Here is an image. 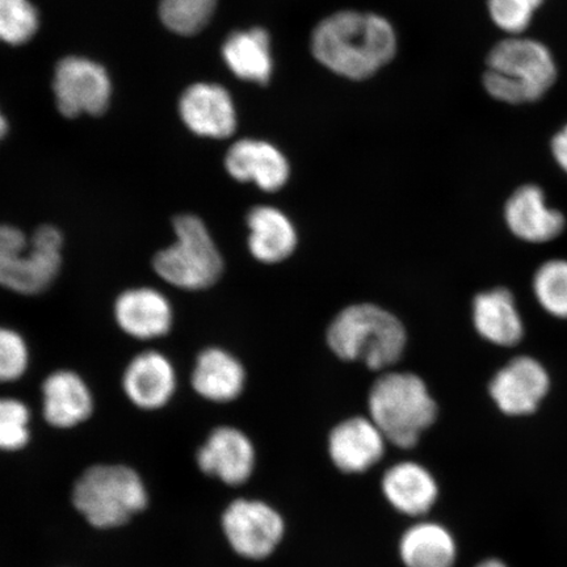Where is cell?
<instances>
[{
	"label": "cell",
	"mask_w": 567,
	"mask_h": 567,
	"mask_svg": "<svg viewBox=\"0 0 567 567\" xmlns=\"http://www.w3.org/2000/svg\"><path fill=\"white\" fill-rule=\"evenodd\" d=\"M400 557L405 567H453L457 545L442 524L421 522L406 529L400 540Z\"/></svg>",
	"instance_id": "obj_24"
},
{
	"label": "cell",
	"mask_w": 567,
	"mask_h": 567,
	"mask_svg": "<svg viewBox=\"0 0 567 567\" xmlns=\"http://www.w3.org/2000/svg\"><path fill=\"white\" fill-rule=\"evenodd\" d=\"M503 219L513 237L529 245L550 244L567 226L564 212L551 207L545 190L534 183L523 184L508 196Z\"/></svg>",
	"instance_id": "obj_11"
},
{
	"label": "cell",
	"mask_w": 567,
	"mask_h": 567,
	"mask_svg": "<svg viewBox=\"0 0 567 567\" xmlns=\"http://www.w3.org/2000/svg\"><path fill=\"white\" fill-rule=\"evenodd\" d=\"M550 388V374L543 361L517 354L494 374L488 393L503 414L527 416L547 399Z\"/></svg>",
	"instance_id": "obj_10"
},
{
	"label": "cell",
	"mask_w": 567,
	"mask_h": 567,
	"mask_svg": "<svg viewBox=\"0 0 567 567\" xmlns=\"http://www.w3.org/2000/svg\"><path fill=\"white\" fill-rule=\"evenodd\" d=\"M63 236L41 225L31 237L17 226L0 224V287L38 296L53 286L62 268Z\"/></svg>",
	"instance_id": "obj_2"
},
{
	"label": "cell",
	"mask_w": 567,
	"mask_h": 567,
	"mask_svg": "<svg viewBox=\"0 0 567 567\" xmlns=\"http://www.w3.org/2000/svg\"><path fill=\"white\" fill-rule=\"evenodd\" d=\"M557 78L549 49L530 39H508L487 56L485 89L496 101L520 104L536 102Z\"/></svg>",
	"instance_id": "obj_4"
},
{
	"label": "cell",
	"mask_w": 567,
	"mask_h": 567,
	"mask_svg": "<svg viewBox=\"0 0 567 567\" xmlns=\"http://www.w3.org/2000/svg\"><path fill=\"white\" fill-rule=\"evenodd\" d=\"M7 132H9V124H7L6 118L0 113V140L6 136Z\"/></svg>",
	"instance_id": "obj_33"
},
{
	"label": "cell",
	"mask_w": 567,
	"mask_h": 567,
	"mask_svg": "<svg viewBox=\"0 0 567 567\" xmlns=\"http://www.w3.org/2000/svg\"><path fill=\"white\" fill-rule=\"evenodd\" d=\"M223 56L239 80L259 84H267L271 80V39L264 28L231 33L223 47Z\"/></svg>",
	"instance_id": "obj_23"
},
{
	"label": "cell",
	"mask_w": 567,
	"mask_h": 567,
	"mask_svg": "<svg viewBox=\"0 0 567 567\" xmlns=\"http://www.w3.org/2000/svg\"><path fill=\"white\" fill-rule=\"evenodd\" d=\"M248 247L264 264H279L292 255L297 245L295 226L282 212L272 207L254 208L247 216Z\"/></svg>",
	"instance_id": "obj_22"
},
{
	"label": "cell",
	"mask_w": 567,
	"mask_h": 567,
	"mask_svg": "<svg viewBox=\"0 0 567 567\" xmlns=\"http://www.w3.org/2000/svg\"><path fill=\"white\" fill-rule=\"evenodd\" d=\"M543 3L544 0H487L494 23L508 33L526 31Z\"/></svg>",
	"instance_id": "obj_30"
},
{
	"label": "cell",
	"mask_w": 567,
	"mask_h": 567,
	"mask_svg": "<svg viewBox=\"0 0 567 567\" xmlns=\"http://www.w3.org/2000/svg\"><path fill=\"white\" fill-rule=\"evenodd\" d=\"M31 439V411L23 401L0 396V451L23 450Z\"/></svg>",
	"instance_id": "obj_28"
},
{
	"label": "cell",
	"mask_w": 567,
	"mask_h": 567,
	"mask_svg": "<svg viewBox=\"0 0 567 567\" xmlns=\"http://www.w3.org/2000/svg\"><path fill=\"white\" fill-rule=\"evenodd\" d=\"M223 530L238 556L261 561L278 549L286 535V522L268 503L237 499L223 514Z\"/></svg>",
	"instance_id": "obj_8"
},
{
	"label": "cell",
	"mask_w": 567,
	"mask_h": 567,
	"mask_svg": "<svg viewBox=\"0 0 567 567\" xmlns=\"http://www.w3.org/2000/svg\"><path fill=\"white\" fill-rule=\"evenodd\" d=\"M328 342L340 359L363 361L371 370H381L401 358L406 331L389 311L371 303L353 305L331 323Z\"/></svg>",
	"instance_id": "obj_5"
},
{
	"label": "cell",
	"mask_w": 567,
	"mask_h": 567,
	"mask_svg": "<svg viewBox=\"0 0 567 567\" xmlns=\"http://www.w3.org/2000/svg\"><path fill=\"white\" fill-rule=\"evenodd\" d=\"M225 167L234 179L255 183L268 193L286 186L289 177L287 158L279 148L265 141L236 142L226 154Z\"/></svg>",
	"instance_id": "obj_19"
},
{
	"label": "cell",
	"mask_w": 567,
	"mask_h": 567,
	"mask_svg": "<svg viewBox=\"0 0 567 567\" xmlns=\"http://www.w3.org/2000/svg\"><path fill=\"white\" fill-rule=\"evenodd\" d=\"M113 317L125 336L142 342L166 337L174 326L173 303L161 290L136 287L120 293Z\"/></svg>",
	"instance_id": "obj_13"
},
{
	"label": "cell",
	"mask_w": 567,
	"mask_h": 567,
	"mask_svg": "<svg viewBox=\"0 0 567 567\" xmlns=\"http://www.w3.org/2000/svg\"><path fill=\"white\" fill-rule=\"evenodd\" d=\"M473 324L482 339L503 349L519 346L526 337L520 309L506 287L492 288L474 297Z\"/></svg>",
	"instance_id": "obj_17"
},
{
	"label": "cell",
	"mask_w": 567,
	"mask_h": 567,
	"mask_svg": "<svg viewBox=\"0 0 567 567\" xmlns=\"http://www.w3.org/2000/svg\"><path fill=\"white\" fill-rule=\"evenodd\" d=\"M39 28V13L30 0H0V41L21 45Z\"/></svg>",
	"instance_id": "obj_27"
},
{
	"label": "cell",
	"mask_w": 567,
	"mask_h": 567,
	"mask_svg": "<svg viewBox=\"0 0 567 567\" xmlns=\"http://www.w3.org/2000/svg\"><path fill=\"white\" fill-rule=\"evenodd\" d=\"M257 464V452L243 431L223 425L210 432L197 452V465L204 474L228 486L245 485Z\"/></svg>",
	"instance_id": "obj_12"
},
{
	"label": "cell",
	"mask_w": 567,
	"mask_h": 567,
	"mask_svg": "<svg viewBox=\"0 0 567 567\" xmlns=\"http://www.w3.org/2000/svg\"><path fill=\"white\" fill-rule=\"evenodd\" d=\"M371 420L389 443L411 450L435 423L437 406L423 380L411 373H389L374 382L370 393Z\"/></svg>",
	"instance_id": "obj_3"
},
{
	"label": "cell",
	"mask_w": 567,
	"mask_h": 567,
	"mask_svg": "<svg viewBox=\"0 0 567 567\" xmlns=\"http://www.w3.org/2000/svg\"><path fill=\"white\" fill-rule=\"evenodd\" d=\"M41 393L42 413L54 429L76 427L94 413V395L87 382L74 371L60 370L49 374Z\"/></svg>",
	"instance_id": "obj_18"
},
{
	"label": "cell",
	"mask_w": 567,
	"mask_h": 567,
	"mask_svg": "<svg viewBox=\"0 0 567 567\" xmlns=\"http://www.w3.org/2000/svg\"><path fill=\"white\" fill-rule=\"evenodd\" d=\"M55 103L66 117L101 115L110 104L111 80L103 66L82 56H66L54 71Z\"/></svg>",
	"instance_id": "obj_9"
},
{
	"label": "cell",
	"mask_w": 567,
	"mask_h": 567,
	"mask_svg": "<svg viewBox=\"0 0 567 567\" xmlns=\"http://www.w3.org/2000/svg\"><path fill=\"white\" fill-rule=\"evenodd\" d=\"M381 491L395 512L410 517L429 514L439 496L435 477L415 461L390 466L381 480Z\"/></svg>",
	"instance_id": "obj_20"
},
{
	"label": "cell",
	"mask_w": 567,
	"mask_h": 567,
	"mask_svg": "<svg viewBox=\"0 0 567 567\" xmlns=\"http://www.w3.org/2000/svg\"><path fill=\"white\" fill-rule=\"evenodd\" d=\"M396 52L392 24L374 13L342 11L326 18L311 34V53L338 75L363 81L388 65Z\"/></svg>",
	"instance_id": "obj_1"
},
{
	"label": "cell",
	"mask_w": 567,
	"mask_h": 567,
	"mask_svg": "<svg viewBox=\"0 0 567 567\" xmlns=\"http://www.w3.org/2000/svg\"><path fill=\"white\" fill-rule=\"evenodd\" d=\"M476 567H507L505 564L498 561V559H487V561L481 563Z\"/></svg>",
	"instance_id": "obj_32"
},
{
	"label": "cell",
	"mask_w": 567,
	"mask_h": 567,
	"mask_svg": "<svg viewBox=\"0 0 567 567\" xmlns=\"http://www.w3.org/2000/svg\"><path fill=\"white\" fill-rule=\"evenodd\" d=\"M246 374L243 364L223 349L204 350L198 354L193 372V386L202 399L226 403L244 392Z\"/></svg>",
	"instance_id": "obj_21"
},
{
	"label": "cell",
	"mask_w": 567,
	"mask_h": 567,
	"mask_svg": "<svg viewBox=\"0 0 567 567\" xmlns=\"http://www.w3.org/2000/svg\"><path fill=\"white\" fill-rule=\"evenodd\" d=\"M183 123L200 137L228 138L237 127V115L228 91L218 84L196 83L181 97Z\"/></svg>",
	"instance_id": "obj_16"
},
{
	"label": "cell",
	"mask_w": 567,
	"mask_h": 567,
	"mask_svg": "<svg viewBox=\"0 0 567 567\" xmlns=\"http://www.w3.org/2000/svg\"><path fill=\"white\" fill-rule=\"evenodd\" d=\"M174 243L153 258L154 272L176 289H208L221 278L224 260L200 217L184 213L173 219Z\"/></svg>",
	"instance_id": "obj_7"
},
{
	"label": "cell",
	"mask_w": 567,
	"mask_h": 567,
	"mask_svg": "<svg viewBox=\"0 0 567 567\" xmlns=\"http://www.w3.org/2000/svg\"><path fill=\"white\" fill-rule=\"evenodd\" d=\"M386 442V437L371 417H351L331 431L329 455L340 472L361 474L370 471L384 457Z\"/></svg>",
	"instance_id": "obj_15"
},
{
	"label": "cell",
	"mask_w": 567,
	"mask_h": 567,
	"mask_svg": "<svg viewBox=\"0 0 567 567\" xmlns=\"http://www.w3.org/2000/svg\"><path fill=\"white\" fill-rule=\"evenodd\" d=\"M217 0H161L159 17L169 31L193 35L209 23Z\"/></svg>",
	"instance_id": "obj_26"
},
{
	"label": "cell",
	"mask_w": 567,
	"mask_h": 567,
	"mask_svg": "<svg viewBox=\"0 0 567 567\" xmlns=\"http://www.w3.org/2000/svg\"><path fill=\"white\" fill-rule=\"evenodd\" d=\"M551 154L559 168L567 175V125L553 137Z\"/></svg>",
	"instance_id": "obj_31"
},
{
	"label": "cell",
	"mask_w": 567,
	"mask_h": 567,
	"mask_svg": "<svg viewBox=\"0 0 567 567\" xmlns=\"http://www.w3.org/2000/svg\"><path fill=\"white\" fill-rule=\"evenodd\" d=\"M177 388L173 361L158 351H144L134 357L123 374L126 399L134 406L154 411L168 405Z\"/></svg>",
	"instance_id": "obj_14"
},
{
	"label": "cell",
	"mask_w": 567,
	"mask_h": 567,
	"mask_svg": "<svg viewBox=\"0 0 567 567\" xmlns=\"http://www.w3.org/2000/svg\"><path fill=\"white\" fill-rule=\"evenodd\" d=\"M530 287L545 315L567 321V259L543 261L532 276Z\"/></svg>",
	"instance_id": "obj_25"
},
{
	"label": "cell",
	"mask_w": 567,
	"mask_h": 567,
	"mask_svg": "<svg viewBox=\"0 0 567 567\" xmlns=\"http://www.w3.org/2000/svg\"><path fill=\"white\" fill-rule=\"evenodd\" d=\"M148 494L140 474L126 465H94L73 488V505L97 529L124 526L147 507Z\"/></svg>",
	"instance_id": "obj_6"
},
{
	"label": "cell",
	"mask_w": 567,
	"mask_h": 567,
	"mask_svg": "<svg viewBox=\"0 0 567 567\" xmlns=\"http://www.w3.org/2000/svg\"><path fill=\"white\" fill-rule=\"evenodd\" d=\"M31 364L27 340L17 330L0 326V384H11L24 378Z\"/></svg>",
	"instance_id": "obj_29"
}]
</instances>
